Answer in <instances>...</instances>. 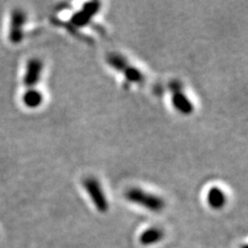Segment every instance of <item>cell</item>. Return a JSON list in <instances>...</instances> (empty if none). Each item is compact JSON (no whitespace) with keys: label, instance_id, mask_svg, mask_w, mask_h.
Segmentation results:
<instances>
[{"label":"cell","instance_id":"30bf717a","mask_svg":"<svg viewBox=\"0 0 248 248\" xmlns=\"http://www.w3.org/2000/svg\"><path fill=\"white\" fill-rule=\"evenodd\" d=\"M107 62L110 64L111 67H113L114 69H116V71H118L122 74L130 65L125 57H123L122 55L117 53L108 54L107 56Z\"/></svg>","mask_w":248,"mask_h":248},{"label":"cell","instance_id":"277c9868","mask_svg":"<svg viewBox=\"0 0 248 248\" xmlns=\"http://www.w3.org/2000/svg\"><path fill=\"white\" fill-rule=\"evenodd\" d=\"M27 17L25 12L21 9H15L12 13L11 27H10V41L17 45L20 44L24 37V25Z\"/></svg>","mask_w":248,"mask_h":248},{"label":"cell","instance_id":"7a4b0ae2","mask_svg":"<svg viewBox=\"0 0 248 248\" xmlns=\"http://www.w3.org/2000/svg\"><path fill=\"white\" fill-rule=\"evenodd\" d=\"M84 187L97 210L102 213L107 212L108 209V203L98 180L95 179L94 177H88L84 180Z\"/></svg>","mask_w":248,"mask_h":248},{"label":"cell","instance_id":"8992f818","mask_svg":"<svg viewBox=\"0 0 248 248\" xmlns=\"http://www.w3.org/2000/svg\"><path fill=\"white\" fill-rule=\"evenodd\" d=\"M42 72L43 62L40 59L32 58L28 61L24 75V85L28 89H34V86L41 79Z\"/></svg>","mask_w":248,"mask_h":248},{"label":"cell","instance_id":"8fae6325","mask_svg":"<svg viewBox=\"0 0 248 248\" xmlns=\"http://www.w3.org/2000/svg\"><path fill=\"white\" fill-rule=\"evenodd\" d=\"M125 79L130 83H142L144 81V75L137 67L129 65L123 73Z\"/></svg>","mask_w":248,"mask_h":248},{"label":"cell","instance_id":"9c48e42d","mask_svg":"<svg viewBox=\"0 0 248 248\" xmlns=\"http://www.w3.org/2000/svg\"><path fill=\"white\" fill-rule=\"evenodd\" d=\"M44 96L42 93L36 89H28L23 94V103L30 108H35L40 107L43 103Z\"/></svg>","mask_w":248,"mask_h":248},{"label":"cell","instance_id":"ba28073f","mask_svg":"<svg viewBox=\"0 0 248 248\" xmlns=\"http://www.w3.org/2000/svg\"><path fill=\"white\" fill-rule=\"evenodd\" d=\"M165 234L164 231L158 228H150L146 230L143 234L140 236V243L144 246L153 245L155 243L160 242Z\"/></svg>","mask_w":248,"mask_h":248},{"label":"cell","instance_id":"3957f363","mask_svg":"<svg viewBox=\"0 0 248 248\" xmlns=\"http://www.w3.org/2000/svg\"><path fill=\"white\" fill-rule=\"evenodd\" d=\"M170 90H172V104L178 112L184 115H189L195 110L191 100L182 91V86L179 82H172L170 84Z\"/></svg>","mask_w":248,"mask_h":248},{"label":"cell","instance_id":"6da1fadb","mask_svg":"<svg viewBox=\"0 0 248 248\" xmlns=\"http://www.w3.org/2000/svg\"><path fill=\"white\" fill-rule=\"evenodd\" d=\"M125 198L131 203L141 206L152 212H159L165 208V202L160 197L147 192L141 188H130L126 191Z\"/></svg>","mask_w":248,"mask_h":248},{"label":"cell","instance_id":"52a82bcc","mask_svg":"<svg viewBox=\"0 0 248 248\" xmlns=\"http://www.w3.org/2000/svg\"><path fill=\"white\" fill-rule=\"evenodd\" d=\"M207 202L209 206H210L212 209L219 210V209H222L224 205H226L227 196L221 188L213 186V187H211L208 191Z\"/></svg>","mask_w":248,"mask_h":248},{"label":"cell","instance_id":"5b68a950","mask_svg":"<svg viewBox=\"0 0 248 248\" xmlns=\"http://www.w3.org/2000/svg\"><path fill=\"white\" fill-rule=\"evenodd\" d=\"M100 10V2L91 1L85 3L81 11L75 14L72 18V23L77 27L86 26L91 19L98 13Z\"/></svg>","mask_w":248,"mask_h":248}]
</instances>
